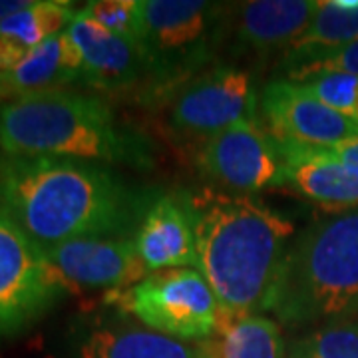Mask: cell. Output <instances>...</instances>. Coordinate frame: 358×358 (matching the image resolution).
I'll use <instances>...</instances> for the list:
<instances>
[{
  "instance_id": "9c48e42d",
  "label": "cell",
  "mask_w": 358,
  "mask_h": 358,
  "mask_svg": "<svg viewBox=\"0 0 358 358\" xmlns=\"http://www.w3.org/2000/svg\"><path fill=\"white\" fill-rule=\"evenodd\" d=\"M195 162L205 178L233 193L287 187L277 138L259 120L237 124L199 143Z\"/></svg>"
},
{
  "instance_id": "d6986e66",
  "label": "cell",
  "mask_w": 358,
  "mask_h": 358,
  "mask_svg": "<svg viewBox=\"0 0 358 358\" xmlns=\"http://www.w3.org/2000/svg\"><path fill=\"white\" fill-rule=\"evenodd\" d=\"M197 358H287L279 324L265 315L223 317L215 334L197 341Z\"/></svg>"
},
{
  "instance_id": "cb8c5ba5",
  "label": "cell",
  "mask_w": 358,
  "mask_h": 358,
  "mask_svg": "<svg viewBox=\"0 0 358 358\" xmlns=\"http://www.w3.org/2000/svg\"><path fill=\"white\" fill-rule=\"evenodd\" d=\"M303 343L313 358H358V320L324 324Z\"/></svg>"
},
{
  "instance_id": "277c9868",
  "label": "cell",
  "mask_w": 358,
  "mask_h": 358,
  "mask_svg": "<svg viewBox=\"0 0 358 358\" xmlns=\"http://www.w3.org/2000/svg\"><path fill=\"white\" fill-rule=\"evenodd\" d=\"M261 313L287 327L358 317V207L329 213L294 235Z\"/></svg>"
},
{
  "instance_id": "7a4b0ae2",
  "label": "cell",
  "mask_w": 358,
  "mask_h": 358,
  "mask_svg": "<svg viewBox=\"0 0 358 358\" xmlns=\"http://www.w3.org/2000/svg\"><path fill=\"white\" fill-rule=\"evenodd\" d=\"M195 231L197 263L223 317L259 315L294 225L251 195L199 187L178 193Z\"/></svg>"
},
{
  "instance_id": "52a82bcc",
  "label": "cell",
  "mask_w": 358,
  "mask_h": 358,
  "mask_svg": "<svg viewBox=\"0 0 358 358\" xmlns=\"http://www.w3.org/2000/svg\"><path fill=\"white\" fill-rule=\"evenodd\" d=\"M68 294L48 253L0 213V341L32 329Z\"/></svg>"
},
{
  "instance_id": "7c38bea8",
  "label": "cell",
  "mask_w": 358,
  "mask_h": 358,
  "mask_svg": "<svg viewBox=\"0 0 358 358\" xmlns=\"http://www.w3.org/2000/svg\"><path fill=\"white\" fill-rule=\"evenodd\" d=\"M68 34L82 54V82L102 98L126 96L134 90L143 94L148 72L140 48L108 32L78 10Z\"/></svg>"
},
{
  "instance_id": "3957f363",
  "label": "cell",
  "mask_w": 358,
  "mask_h": 358,
  "mask_svg": "<svg viewBox=\"0 0 358 358\" xmlns=\"http://www.w3.org/2000/svg\"><path fill=\"white\" fill-rule=\"evenodd\" d=\"M0 154L74 157L138 169L154 164L150 140L117 120L112 103L70 88L0 103Z\"/></svg>"
},
{
  "instance_id": "8992f818",
  "label": "cell",
  "mask_w": 358,
  "mask_h": 358,
  "mask_svg": "<svg viewBox=\"0 0 358 358\" xmlns=\"http://www.w3.org/2000/svg\"><path fill=\"white\" fill-rule=\"evenodd\" d=\"M102 305L176 341H203L223 320L217 296L197 268L152 273L131 287L106 291Z\"/></svg>"
},
{
  "instance_id": "4fadbf2b",
  "label": "cell",
  "mask_w": 358,
  "mask_h": 358,
  "mask_svg": "<svg viewBox=\"0 0 358 358\" xmlns=\"http://www.w3.org/2000/svg\"><path fill=\"white\" fill-rule=\"evenodd\" d=\"M52 265L78 293L82 289H126L152 275L134 237L78 239L48 251Z\"/></svg>"
},
{
  "instance_id": "6da1fadb",
  "label": "cell",
  "mask_w": 358,
  "mask_h": 358,
  "mask_svg": "<svg viewBox=\"0 0 358 358\" xmlns=\"http://www.w3.org/2000/svg\"><path fill=\"white\" fill-rule=\"evenodd\" d=\"M150 197L103 164L0 154V213L46 253L78 239L134 237Z\"/></svg>"
},
{
  "instance_id": "5b68a950",
  "label": "cell",
  "mask_w": 358,
  "mask_h": 358,
  "mask_svg": "<svg viewBox=\"0 0 358 358\" xmlns=\"http://www.w3.org/2000/svg\"><path fill=\"white\" fill-rule=\"evenodd\" d=\"M231 4L207 0H140V42L148 82L143 98L166 103L209 70L229 36Z\"/></svg>"
},
{
  "instance_id": "ba28073f",
  "label": "cell",
  "mask_w": 358,
  "mask_h": 358,
  "mask_svg": "<svg viewBox=\"0 0 358 358\" xmlns=\"http://www.w3.org/2000/svg\"><path fill=\"white\" fill-rule=\"evenodd\" d=\"M167 124L178 136L205 140L257 117L255 82L249 72L219 64L189 80L167 100Z\"/></svg>"
},
{
  "instance_id": "484cf974",
  "label": "cell",
  "mask_w": 358,
  "mask_h": 358,
  "mask_svg": "<svg viewBox=\"0 0 358 358\" xmlns=\"http://www.w3.org/2000/svg\"><path fill=\"white\" fill-rule=\"evenodd\" d=\"M30 0H0V22L28 6Z\"/></svg>"
},
{
  "instance_id": "ac0fdd59",
  "label": "cell",
  "mask_w": 358,
  "mask_h": 358,
  "mask_svg": "<svg viewBox=\"0 0 358 358\" xmlns=\"http://www.w3.org/2000/svg\"><path fill=\"white\" fill-rule=\"evenodd\" d=\"M80 8L64 0H30L0 22V74L20 64L32 50L68 30Z\"/></svg>"
},
{
  "instance_id": "603a6c76",
  "label": "cell",
  "mask_w": 358,
  "mask_h": 358,
  "mask_svg": "<svg viewBox=\"0 0 358 358\" xmlns=\"http://www.w3.org/2000/svg\"><path fill=\"white\" fill-rule=\"evenodd\" d=\"M320 102L343 114L358 126V76L355 74H320L303 82Z\"/></svg>"
},
{
  "instance_id": "44dd1931",
  "label": "cell",
  "mask_w": 358,
  "mask_h": 358,
  "mask_svg": "<svg viewBox=\"0 0 358 358\" xmlns=\"http://www.w3.org/2000/svg\"><path fill=\"white\" fill-rule=\"evenodd\" d=\"M281 70L287 80L305 82L320 74H355L358 76V40L338 48L282 56Z\"/></svg>"
},
{
  "instance_id": "4316f807",
  "label": "cell",
  "mask_w": 358,
  "mask_h": 358,
  "mask_svg": "<svg viewBox=\"0 0 358 358\" xmlns=\"http://www.w3.org/2000/svg\"><path fill=\"white\" fill-rule=\"evenodd\" d=\"M287 358H313V355L308 352V348L303 343V338H301V341H294L293 345L289 346Z\"/></svg>"
},
{
  "instance_id": "5bb4252c",
  "label": "cell",
  "mask_w": 358,
  "mask_h": 358,
  "mask_svg": "<svg viewBox=\"0 0 358 358\" xmlns=\"http://www.w3.org/2000/svg\"><path fill=\"white\" fill-rule=\"evenodd\" d=\"M319 0H253L231 4V48L237 54L268 56L289 50L310 24Z\"/></svg>"
},
{
  "instance_id": "d4e9b609",
  "label": "cell",
  "mask_w": 358,
  "mask_h": 358,
  "mask_svg": "<svg viewBox=\"0 0 358 358\" xmlns=\"http://www.w3.org/2000/svg\"><path fill=\"white\" fill-rule=\"evenodd\" d=\"M331 155H334L336 159L345 162L346 166L358 169V138L346 140L343 143H336L333 148H324Z\"/></svg>"
},
{
  "instance_id": "30bf717a",
  "label": "cell",
  "mask_w": 358,
  "mask_h": 358,
  "mask_svg": "<svg viewBox=\"0 0 358 358\" xmlns=\"http://www.w3.org/2000/svg\"><path fill=\"white\" fill-rule=\"evenodd\" d=\"M64 358H197L195 346L154 333L112 307L82 310L68 324Z\"/></svg>"
},
{
  "instance_id": "2e32d148",
  "label": "cell",
  "mask_w": 358,
  "mask_h": 358,
  "mask_svg": "<svg viewBox=\"0 0 358 358\" xmlns=\"http://www.w3.org/2000/svg\"><path fill=\"white\" fill-rule=\"evenodd\" d=\"M134 243L150 273L189 268L197 263L193 221L179 195H157L134 233Z\"/></svg>"
},
{
  "instance_id": "ffe728a7",
  "label": "cell",
  "mask_w": 358,
  "mask_h": 358,
  "mask_svg": "<svg viewBox=\"0 0 358 358\" xmlns=\"http://www.w3.org/2000/svg\"><path fill=\"white\" fill-rule=\"evenodd\" d=\"M358 40V0H320L308 28L287 54L331 50Z\"/></svg>"
},
{
  "instance_id": "e0dca14e",
  "label": "cell",
  "mask_w": 358,
  "mask_h": 358,
  "mask_svg": "<svg viewBox=\"0 0 358 358\" xmlns=\"http://www.w3.org/2000/svg\"><path fill=\"white\" fill-rule=\"evenodd\" d=\"M78 82H82V54L64 30L30 52L13 70L0 74V103L40 92L66 90Z\"/></svg>"
},
{
  "instance_id": "7402d4cb",
  "label": "cell",
  "mask_w": 358,
  "mask_h": 358,
  "mask_svg": "<svg viewBox=\"0 0 358 358\" xmlns=\"http://www.w3.org/2000/svg\"><path fill=\"white\" fill-rule=\"evenodd\" d=\"M80 13L108 32L138 46L140 42V0H92Z\"/></svg>"
},
{
  "instance_id": "8fae6325",
  "label": "cell",
  "mask_w": 358,
  "mask_h": 358,
  "mask_svg": "<svg viewBox=\"0 0 358 358\" xmlns=\"http://www.w3.org/2000/svg\"><path fill=\"white\" fill-rule=\"evenodd\" d=\"M259 110L273 138L315 148H333L358 138V126L334 112L303 84L277 78L265 84Z\"/></svg>"
},
{
  "instance_id": "9a60e30c",
  "label": "cell",
  "mask_w": 358,
  "mask_h": 358,
  "mask_svg": "<svg viewBox=\"0 0 358 358\" xmlns=\"http://www.w3.org/2000/svg\"><path fill=\"white\" fill-rule=\"evenodd\" d=\"M287 187L329 213L358 207V169L336 159L324 148L277 140Z\"/></svg>"
}]
</instances>
